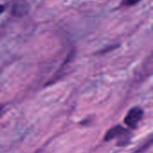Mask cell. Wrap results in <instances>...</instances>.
I'll list each match as a JSON object with an SVG mask.
<instances>
[{"instance_id":"1","label":"cell","mask_w":153,"mask_h":153,"mask_svg":"<svg viewBox=\"0 0 153 153\" xmlns=\"http://www.w3.org/2000/svg\"><path fill=\"white\" fill-rule=\"evenodd\" d=\"M143 117V110L140 107L132 108L126 114L124 123L130 128H136Z\"/></svg>"},{"instance_id":"2","label":"cell","mask_w":153,"mask_h":153,"mask_svg":"<svg viewBox=\"0 0 153 153\" xmlns=\"http://www.w3.org/2000/svg\"><path fill=\"white\" fill-rule=\"evenodd\" d=\"M128 135H129L128 130L126 129L124 126L117 125V126H113L109 130H108V132L106 133V134L104 136V141L108 142V141H111V140L119 139V140L123 141L124 144H126L125 141L128 139Z\"/></svg>"},{"instance_id":"3","label":"cell","mask_w":153,"mask_h":153,"mask_svg":"<svg viewBox=\"0 0 153 153\" xmlns=\"http://www.w3.org/2000/svg\"><path fill=\"white\" fill-rule=\"evenodd\" d=\"M140 1L142 0H123L121 3V5L123 6H131V5H134L136 4H138Z\"/></svg>"},{"instance_id":"4","label":"cell","mask_w":153,"mask_h":153,"mask_svg":"<svg viewBox=\"0 0 153 153\" xmlns=\"http://www.w3.org/2000/svg\"><path fill=\"white\" fill-rule=\"evenodd\" d=\"M1 112H2V105L0 104V114H1Z\"/></svg>"},{"instance_id":"5","label":"cell","mask_w":153,"mask_h":153,"mask_svg":"<svg viewBox=\"0 0 153 153\" xmlns=\"http://www.w3.org/2000/svg\"><path fill=\"white\" fill-rule=\"evenodd\" d=\"M35 153H41V152H40V151H38L37 152H35Z\"/></svg>"}]
</instances>
